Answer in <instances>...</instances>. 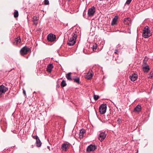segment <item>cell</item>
<instances>
[{
    "mask_svg": "<svg viewBox=\"0 0 153 153\" xmlns=\"http://www.w3.org/2000/svg\"><path fill=\"white\" fill-rule=\"evenodd\" d=\"M137 50L142 52H153V20L145 19L137 28Z\"/></svg>",
    "mask_w": 153,
    "mask_h": 153,
    "instance_id": "cell-1",
    "label": "cell"
},
{
    "mask_svg": "<svg viewBox=\"0 0 153 153\" xmlns=\"http://www.w3.org/2000/svg\"><path fill=\"white\" fill-rule=\"evenodd\" d=\"M81 37L80 28L76 24L65 34L63 43L57 51L59 55L66 57L74 54L77 49Z\"/></svg>",
    "mask_w": 153,
    "mask_h": 153,
    "instance_id": "cell-2",
    "label": "cell"
},
{
    "mask_svg": "<svg viewBox=\"0 0 153 153\" xmlns=\"http://www.w3.org/2000/svg\"><path fill=\"white\" fill-rule=\"evenodd\" d=\"M20 75L13 69L8 71L1 79L0 98L6 99L15 95L20 87Z\"/></svg>",
    "mask_w": 153,
    "mask_h": 153,
    "instance_id": "cell-3",
    "label": "cell"
},
{
    "mask_svg": "<svg viewBox=\"0 0 153 153\" xmlns=\"http://www.w3.org/2000/svg\"><path fill=\"white\" fill-rule=\"evenodd\" d=\"M63 72L58 62L50 57L39 61L36 66V73L38 76L43 75L56 79L59 78Z\"/></svg>",
    "mask_w": 153,
    "mask_h": 153,
    "instance_id": "cell-4",
    "label": "cell"
},
{
    "mask_svg": "<svg viewBox=\"0 0 153 153\" xmlns=\"http://www.w3.org/2000/svg\"><path fill=\"white\" fill-rule=\"evenodd\" d=\"M105 78L102 67L94 64L86 68L81 75L80 82L85 86H95L102 84Z\"/></svg>",
    "mask_w": 153,
    "mask_h": 153,
    "instance_id": "cell-5",
    "label": "cell"
},
{
    "mask_svg": "<svg viewBox=\"0 0 153 153\" xmlns=\"http://www.w3.org/2000/svg\"><path fill=\"white\" fill-rule=\"evenodd\" d=\"M123 12L119 10L102 16L99 21L98 27L107 33L121 32L123 26Z\"/></svg>",
    "mask_w": 153,
    "mask_h": 153,
    "instance_id": "cell-6",
    "label": "cell"
},
{
    "mask_svg": "<svg viewBox=\"0 0 153 153\" xmlns=\"http://www.w3.org/2000/svg\"><path fill=\"white\" fill-rule=\"evenodd\" d=\"M65 121L60 117H53L46 125L45 134L51 144H56L63 137Z\"/></svg>",
    "mask_w": 153,
    "mask_h": 153,
    "instance_id": "cell-7",
    "label": "cell"
},
{
    "mask_svg": "<svg viewBox=\"0 0 153 153\" xmlns=\"http://www.w3.org/2000/svg\"><path fill=\"white\" fill-rule=\"evenodd\" d=\"M97 117L103 122H109L116 116L118 109L114 104L108 99L98 101L94 106Z\"/></svg>",
    "mask_w": 153,
    "mask_h": 153,
    "instance_id": "cell-8",
    "label": "cell"
},
{
    "mask_svg": "<svg viewBox=\"0 0 153 153\" xmlns=\"http://www.w3.org/2000/svg\"><path fill=\"white\" fill-rule=\"evenodd\" d=\"M93 131V127L88 117L82 116L77 120L73 130V136L78 141H82L91 134Z\"/></svg>",
    "mask_w": 153,
    "mask_h": 153,
    "instance_id": "cell-9",
    "label": "cell"
},
{
    "mask_svg": "<svg viewBox=\"0 0 153 153\" xmlns=\"http://www.w3.org/2000/svg\"><path fill=\"white\" fill-rule=\"evenodd\" d=\"M27 37V33L25 29L18 24L13 27L9 36L10 42L13 45L17 47H20L25 44Z\"/></svg>",
    "mask_w": 153,
    "mask_h": 153,
    "instance_id": "cell-10",
    "label": "cell"
},
{
    "mask_svg": "<svg viewBox=\"0 0 153 153\" xmlns=\"http://www.w3.org/2000/svg\"><path fill=\"white\" fill-rule=\"evenodd\" d=\"M105 41L100 37L96 36L94 38L88 39L85 43L83 52L86 54L98 52L103 48Z\"/></svg>",
    "mask_w": 153,
    "mask_h": 153,
    "instance_id": "cell-11",
    "label": "cell"
},
{
    "mask_svg": "<svg viewBox=\"0 0 153 153\" xmlns=\"http://www.w3.org/2000/svg\"><path fill=\"white\" fill-rule=\"evenodd\" d=\"M61 33L54 29L51 26L47 25L43 30L41 40L46 45H51L58 39Z\"/></svg>",
    "mask_w": 153,
    "mask_h": 153,
    "instance_id": "cell-12",
    "label": "cell"
},
{
    "mask_svg": "<svg viewBox=\"0 0 153 153\" xmlns=\"http://www.w3.org/2000/svg\"><path fill=\"white\" fill-rule=\"evenodd\" d=\"M131 106L130 110L134 118H141L146 112H148V103L147 100L143 99L137 100L133 102Z\"/></svg>",
    "mask_w": 153,
    "mask_h": 153,
    "instance_id": "cell-13",
    "label": "cell"
},
{
    "mask_svg": "<svg viewBox=\"0 0 153 153\" xmlns=\"http://www.w3.org/2000/svg\"><path fill=\"white\" fill-rule=\"evenodd\" d=\"M153 5V0H132L129 9L134 14H137L151 7Z\"/></svg>",
    "mask_w": 153,
    "mask_h": 153,
    "instance_id": "cell-14",
    "label": "cell"
},
{
    "mask_svg": "<svg viewBox=\"0 0 153 153\" xmlns=\"http://www.w3.org/2000/svg\"><path fill=\"white\" fill-rule=\"evenodd\" d=\"M82 3L81 0H59L60 5L65 11L71 14L79 11Z\"/></svg>",
    "mask_w": 153,
    "mask_h": 153,
    "instance_id": "cell-15",
    "label": "cell"
},
{
    "mask_svg": "<svg viewBox=\"0 0 153 153\" xmlns=\"http://www.w3.org/2000/svg\"><path fill=\"white\" fill-rule=\"evenodd\" d=\"M101 14L96 4L91 1L86 5L83 16L85 19L92 20L97 18Z\"/></svg>",
    "mask_w": 153,
    "mask_h": 153,
    "instance_id": "cell-16",
    "label": "cell"
},
{
    "mask_svg": "<svg viewBox=\"0 0 153 153\" xmlns=\"http://www.w3.org/2000/svg\"><path fill=\"white\" fill-rule=\"evenodd\" d=\"M120 0H91L96 4L101 13L104 14L116 6Z\"/></svg>",
    "mask_w": 153,
    "mask_h": 153,
    "instance_id": "cell-17",
    "label": "cell"
},
{
    "mask_svg": "<svg viewBox=\"0 0 153 153\" xmlns=\"http://www.w3.org/2000/svg\"><path fill=\"white\" fill-rule=\"evenodd\" d=\"M97 141H92L83 144L81 146L80 152H99L100 149L99 143Z\"/></svg>",
    "mask_w": 153,
    "mask_h": 153,
    "instance_id": "cell-18",
    "label": "cell"
},
{
    "mask_svg": "<svg viewBox=\"0 0 153 153\" xmlns=\"http://www.w3.org/2000/svg\"><path fill=\"white\" fill-rule=\"evenodd\" d=\"M111 131L106 130L100 132L97 136V140L99 141V143H102V145H106L108 143H109L111 140L109 139V138H110L111 136L109 137V136L113 134Z\"/></svg>",
    "mask_w": 153,
    "mask_h": 153,
    "instance_id": "cell-19",
    "label": "cell"
},
{
    "mask_svg": "<svg viewBox=\"0 0 153 153\" xmlns=\"http://www.w3.org/2000/svg\"><path fill=\"white\" fill-rule=\"evenodd\" d=\"M73 148L71 144L67 142H62L56 147L54 152L70 153L73 152Z\"/></svg>",
    "mask_w": 153,
    "mask_h": 153,
    "instance_id": "cell-20",
    "label": "cell"
},
{
    "mask_svg": "<svg viewBox=\"0 0 153 153\" xmlns=\"http://www.w3.org/2000/svg\"><path fill=\"white\" fill-rule=\"evenodd\" d=\"M31 44V43L29 42L25 46L21 49L20 53L22 56L27 59L29 56L31 52L30 47Z\"/></svg>",
    "mask_w": 153,
    "mask_h": 153,
    "instance_id": "cell-21",
    "label": "cell"
}]
</instances>
